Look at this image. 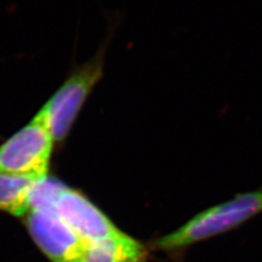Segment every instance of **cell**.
I'll use <instances>...</instances> for the list:
<instances>
[{
    "instance_id": "5",
    "label": "cell",
    "mask_w": 262,
    "mask_h": 262,
    "mask_svg": "<svg viewBox=\"0 0 262 262\" xmlns=\"http://www.w3.org/2000/svg\"><path fill=\"white\" fill-rule=\"evenodd\" d=\"M26 222L33 241L52 262H83L91 244L73 231L51 206L31 207Z\"/></svg>"
},
{
    "instance_id": "3",
    "label": "cell",
    "mask_w": 262,
    "mask_h": 262,
    "mask_svg": "<svg viewBox=\"0 0 262 262\" xmlns=\"http://www.w3.org/2000/svg\"><path fill=\"white\" fill-rule=\"evenodd\" d=\"M54 142L45 114L40 110L26 127L0 144V173L46 178Z\"/></svg>"
},
{
    "instance_id": "1",
    "label": "cell",
    "mask_w": 262,
    "mask_h": 262,
    "mask_svg": "<svg viewBox=\"0 0 262 262\" xmlns=\"http://www.w3.org/2000/svg\"><path fill=\"white\" fill-rule=\"evenodd\" d=\"M51 206L66 223L90 244L117 241L127 235L80 191L46 177L36 183L31 207Z\"/></svg>"
},
{
    "instance_id": "7",
    "label": "cell",
    "mask_w": 262,
    "mask_h": 262,
    "mask_svg": "<svg viewBox=\"0 0 262 262\" xmlns=\"http://www.w3.org/2000/svg\"><path fill=\"white\" fill-rule=\"evenodd\" d=\"M143 246L126 235L124 238L92 244L83 262H142Z\"/></svg>"
},
{
    "instance_id": "2",
    "label": "cell",
    "mask_w": 262,
    "mask_h": 262,
    "mask_svg": "<svg viewBox=\"0 0 262 262\" xmlns=\"http://www.w3.org/2000/svg\"><path fill=\"white\" fill-rule=\"evenodd\" d=\"M262 213V187L198 213L173 233L161 237L153 248L173 251L238 228Z\"/></svg>"
},
{
    "instance_id": "4",
    "label": "cell",
    "mask_w": 262,
    "mask_h": 262,
    "mask_svg": "<svg viewBox=\"0 0 262 262\" xmlns=\"http://www.w3.org/2000/svg\"><path fill=\"white\" fill-rule=\"evenodd\" d=\"M104 55L105 48H102L73 71L42 107L55 142H61L68 136L88 96L103 77Z\"/></svg>"
},
{
    "instance_id": "6",
    "label": "cell",
    "mask_w": 262,
    "mask_h": 262,
    "mask_svg": "<svg viewBox=\"0 0 262 262\" xmlns=\"http://www.w3.org/2000/svg\"><path fill=\"white\" fill-rule=\"evenodd\" d=\"M38 180L0 173V211L26 216L31 207L32 190Z\"/></svg>"
}]
</instances>
